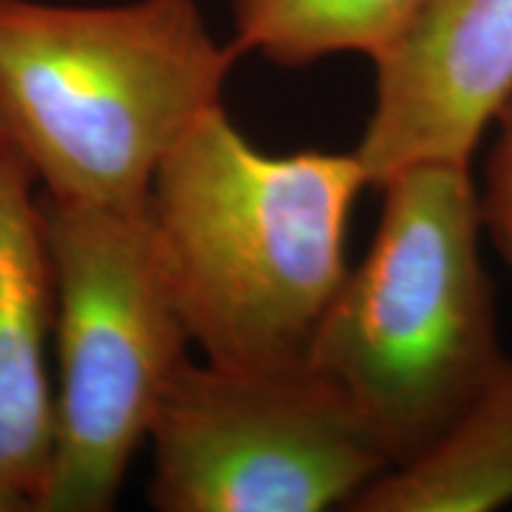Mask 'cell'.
Here are the masks:
<instances>
[{"label": "cell", "instance_id": "obj_1", "mask_svg": "<svg viewBox=\"0 0 512 512\" xmlns=\"http://www.w3.org/2000/svg\"><path fill=\"white\" fill-rule=\"evenodd\" d=\"M368 185L354 152L268 155L216 107L152 181L147 209L190 344L230 368L302 366L347 278Z\"/></svg>", "mask_w": 512, "mask_h": 512}, {"label": "cell", "instance_id": "obj_2", "mask_svg": "<svg viewBox=\"0 0 512 512\" xmlns=\"http://www.w3.org/2000/svg\"><path fill=\"white\" fill-rule=\"evenodd\" d=\"M238 57L195 0H0V133L48 200L140 207Z\"/></svg>", "mask_w": 512, "mask_h": 512}, {"label": "cell", "instance_id": "obj_3", "mask_svg": "<svg viewBox=\"0 0 512 512\" xmlns=\"http://www.w3.org/2000/svg\"><path fill=\"white\" fill-rule=\"evenodd\" d=\"M380 188L375 238L306 363L347 396L396 467L425 453L510 358L479 252L470 164H418Z\"/></svg>", "mask_w": 512, "mask_h": 512}, {"label": "cell", "instance_id": "obj_4", "mask_svg": "<svg viewBox=\"0 0 512 512\" xmlns=\"http://www.w3.org/2000/svg\"><path fill=\"white\" fill-rule=\"evenodd\" d=\"M53 273L55 446L38 512L117 503L190 337L147 204L41 202Z\"/></svg>", "mask_w": 512, "mask_h": 512}, {"label": "cell", "instance_id": "obj_5", "mask_svg": "<svg viewBox=\"0 0 512 512\" xmlns=\"http://www.w3.org/2000/svg\"><path fill=\"white\" fill-rule=\"evenodd\" d=\"M150 505L162 512H320L392 467L351 401L309 363L190 358L152 420Z\"/></svg>", "mask_w": 512, "mask_h": 512}, {"label": "cell", "instance_id": "obj_6", "mask_svg": "<svg viewBox=\"0 0 512 512\" xmlns=\"http://www.w3.org/2000/svg\"><path fill=\"white\" fill-rule=\"evenodd\" d=\"M373 64L375 105L354 150L368 185L418 164H470L512 98V0H427Z\"/></svg>", "mask_w": 512, "mask_h": 512}, {"label": "cell", "instance_id": "obj_7", "mask_svg": "<svg viewBox=\"0 0 512 512\" xmlns=\"http://www.w3.org/2000/svg\"><path fill=\"white\" fill-rule=\"evenodd\" d=\"M53 273L36 178L0 133V512H38L55 446Z\"/></svg>", "mask_w": 512, "mask_h": 512}, {"label": "cell", "instance_id": "obj_8", "mask_svg": "<svg viewBox=\"0 0 512 512\" xmlns=\"http://www.w3.org/2000/svg\"><path fill=\"white\" fill-rule=\"evenodd\" d=\"M512 503V361L411 463L389 467L347 510L489 512Z\"/></svg>", "mask_w": 512, "mask_h": 512}, {"label": "cell", "instance_id": "obj_9", "mask_svg": "<svg viewBox=\"0 0 512 512\" xmlns=\"http://www.w3.org/2000/svg\"><path fill=\"white\" fill-rule=\"evenodd\" d=\"M427 0H230L233 46L278 67L363 53L375 60Z\"/></svg>", "mask_w": 512, "mask_h": 512}, {"label": "cell", "instance_id": "obj_10", "mask_svg": "<svg viewBox=\"0 0 512 512\" xmlns=\"http://www.w3.org/2000/svg\"><path fill=\"white\" fill-rule=\"evenodd\" d=\"M498 121H501V131L486 164L484 192L479 195V216L512 271V98L498 114Z\"/></svg>", "mask_w": 512, "mask_h": 512}]
</instances>
